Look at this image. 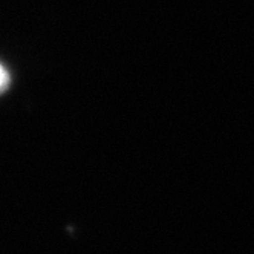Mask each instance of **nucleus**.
<instances>
[{"label": "nucleus", "mask_w": 254, "mask_h": 254, "mask_svg": "<svg viewBox=\"0 0 254 254\" xmlns=\"http://www.w3.org/2000/svg\"><path fill=\"white\" fill-rule=\"evenodd\" d=\"M9 72L6 70V67L3 64H0V94L9 86Z\"/></svg>", "instance_id": "1"}]
</instances>
